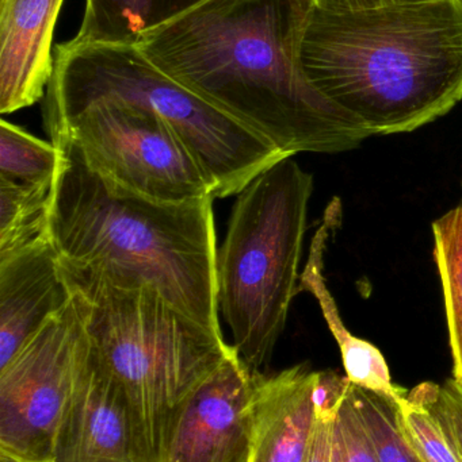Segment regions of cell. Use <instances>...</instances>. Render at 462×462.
<instances>
[{
	"label": "cell",
	"mask_w": 462,
	"mask_h": 462,
	"mask_svg": "<svg viewBox=\"0 0 462 462\" xmlns=\"http://www.w3.org/2000/svg\"><path fill=\"white\" fill-rule=\"evenodd\" d=\"M258 374L236 349L225 358L182 409L167 462H252Z\"/></svg>",
	"instance_id": "obj_9"
},
{
	"label": "cell",
	"mask_w": 462,
	"mask_h": 462,
	"mask_svg": "<svg viewBox=\"0 0 462 462\" xmlns=\"http://www.w3.org/2000/svg\"><path fill=\"white\" fill-rule=\"evenodd\" d=\"M60 151L16 125L0 121V179L22 184L52 183Z\"/></svg>",
	"instance_id": "obj_18"
},
{
	"label": "cell",
	"mask_w": 462,
	"mask_h": 462,
	"mask_svg": "<svg viewBox=\"0 0 462 462\" xmlns=\"http://www.w3.org/2000/svg\"><path fill=\"white\" fill-rule=\"evenodd\" d=\"M289 0H203L136 46L171 80L284 156L342 153L372 137L301 75Z\"/></svg>",
	"instance_id": "obj_1"
},
{
	"label": "cell",
	"mask_w": 462,
	"mask_h": 462,
	"mask_svg": "<svg viewBox=\"0 0 462 462\" xmlns=\"http://www.w3.org/2000/svg\"><path fill=\"white\" fill-rule=\"evenodd\" d=\"M317 376L308 364L273 376L258 374L252 462H306L316 422Z\"/></svg>",
	"instance_id": "obj_13"
},
{
	"label": "cell",
	"mask_w": 462,
	"mask_h": 462,
	"mask_svg": "<svg viewBox=\"0 0 462 462\" xmlns=\"http://www.w3.org/2000/svg\"><path fill=\"white\" fill-rule=\"evenodd\" d=\"M426 395L444 425L450 442L462 458V385L455 379L444 384L423 383Z\"/></svg>",
	"instance_id": "obj_22"
},
{
	"label": "cell",
	"mask_w": 462,
	"mask_h": 462,
	"mask_svg": "<svg viewBox=\"0 0 462 462\" xmlns=\"http://www.w3.org/2000/svg\"><path fill=\"white\" fill-rule=\"evenodd\" d=\"M293 11L306 13L308 10L346 13V11L371 10L385 5L403 3L425 2V0H289Z\"/></svg>",
	"instance_id": "obj_24"
},
{
	"label": "cell",
	"mask_w": 462,
	"mask_h": 462,
	"mask_svg": "<svg viewBox=\"0 0 462 462\" xmlns=\"http://www.w3.org/2000/svg\"><path fill=\"white\" fill-rule=\"evenodd\" d=\"M339 410H316V422L306 462H333L334 423Z\"/></svg>",
	"instance_id": "obj_23"
},
{
	"label": "cell",
	"mask_w": 462,
	"mask_h": 462,
	"mask_svg": "<svg viewBox=\"0 0 462 462\" xmlns=\"http://www.w3.org/2000/svg\"><path fill=\"white\" fill-rule=\"evenodd\" d=\"M64 0H0V113L42 99L54 69L52 41Z\"/></svg>",
	"instance_id": "obj_11"
},
{
	"label": "cell",
	"mask_w": 462,
	"mask_h": 462,
	"mask_svg": "<svg viewBox=\"0 0 462 462\" xmlns=\"http://www.w3.org/2000/svg\"><path fill=\"white\" fill-rule=\"evenodd\" d=\"M52 187L49 238L59 263L119 288L151 287L217 334V236L213 197L156 202L87 165L61 135Z\"/></svg>",
	"instance_id": "obj_3"
},
{
	"label": "cell",
	"mask_w": 462,
	"mask_h": 462,
	"mask_svg": "<svg viewBox=\"0 0 462 462\" xmlns=\"http://www.w3.org/2000/svg\"><path fill=\"white\" fill-rule=\"evenodd\" d=\"M433 236L452 349L453 379L462 385V203L434 222Z\"/></svg>",
	"instance_id": "obj_17"
},
{
	"label": "cell",
	"mask_w": 462,
	"mask_h": 462,
	"mask_svg": "<svg viewBox=\"0 0 462 462\" xmlns=\"http://www.w3.org/2000/svg\"><path fill=\"white\" fill-rule=\"evenodd\" d=\"M314 178L293 157L260 173L238 195L217 253L220 314L241 360L260 372L298 293Z\"/></svg>",
	"instance_id": "obj_6"
},
{
	"label": "cell",
	"mask_w": 462,
	"mask_h": 462,
	"mask_svg": "<svg viewBox=\"0 0 462 462\" xmlns=\"http://www.w3.org/2000/svg\"><path fill=\"white\" fill-rule=\"evenodd\" d=\"M52 187L0 179V258L49 239Z\"/></svg>",
	"instance_id": "obj_16"
},
{
	"label": "cell",
	"mask_w": 462,
	"mask_h": 462,
	"mask_svg": "<svg viewBox=\"0 0 462 462\" xmlns=\"http://www.w3.org/2000/svg\"><path fill=\"white\" fill-rule=\"evenodd\" d=\"M341 222V200L335 199L328 206L322 225L312 238L311 252L306 269L300 276L298 292H311L319 303L323 317L341 350L344 372L349 382L377 395L398 401L409 391L393 384L387 360L373 344L350 333L325 282V253L328 241L335 230L339 229Z\"/></svg>",
	"instance_id": "obj_14"
},
{
	"label": "cell",
	"mask_w": 462,
	"mask_h": 462,
	"mask_svg": "<svg viewBox=\"0 0 462 462\" xmlns=\"http://www.w3.org/2000/svg\"><path fill=\"white\" fill-rule=\"evenodd\" d=\"M352 385L377 461L423 462L404 436L396 401Z\"/></svg>",
	"instance_id": "obj_20"
},
{
	"label": "cell",
	"mask_w": 462,
	"mask_h": 462,
	"mask_svg": "<svg viewBox=\"0 0 462 462\" xmlns=\"http://www.w3.org/2000/svg\"><path fill=\"white\" fill-rule=\"evenodd\" d=\"M52 462H140L124 396L91 346L62 417Z\"/></svg>",
	"instance_id": "obj_10"
},
{
	"label": "cell",
	"mask_w": 462,
	"mask_h": 462,
	"mask_svg": "<svg viewBox=\"0 0 462 462\" xmlns=\"http://www.w3.org/2000/svg\"><path fill=\"white\" fill-rule=\"evenodd\" d=\"M203 0H86L76 40L136 43L149 30L181 15Z\"/></svg>",
	"instance_id": "obj_15"
},
{
	"label": "cell",
	"mask_w": 462,
	"mask_h": 462,
	"mask_svg": "<svg viewBox=\"0 0 462 462\" xmlns=\"http://www.w3.org/2000/svg\"><path fill=\"white\" fill-rule=\"evenodd\" d=\"M292 53L311 87L372 135L414 132L462 100V5L293 11Z\"/></svg>",
	"instance_id": "obj_2"
},
{
	"label": "cell",
	"mask_w": 462,
	"mask_h": 462,
	"mask_svg": "<svg viewBox=\"0 0 462 462\" xmlns=\"http://www.w3.org/2000/svg\"><path fill=\"white\" fill-rule=\"evenodd\" d=\"M70 303L0 368V452L22 462H52L54 442L89 355Z\"/></svg>",
	"instance_id": "obj_8"
},
{
	"label": "cell",
	"mask_w": 462,
	"mask_h": 462,
	"mask_svg": "<svg viewBox=\"0 0 462 462\" xmlns=\"http://www.w3.org/2000/svg\"><path fill=\"white\" fill-rule=\"evenodd\" d=\"M458 2H460V3H461V5H462V0H458Z\"/></svg>",
	"instance_id": "obj_25"
},
{
	"label": "cell",
	"mask_w": 462,
	"mask_h": 462,
	"mask_svg": "<svg viewBox=\"0 0 462 462\" xmlns=\"http://www.w3.org/2000/svg\"><path fill=\"white\" fill-rule=\"evenodd\" d=\"M59 265L92 353L124 396L138 461L167 462L182 409L235 347L154 288L113 287Z\"/></svg>",
	"instance_id": "obj_4"
},
{
	"label": "cell",
	"mask_w": 462,
	"mask_h": 462,
	"mask_svg": "<svg viewBox=\"0 0 462 462\" xmlns=\"http://www.w3.org/2000/svg\"><path fill=\"white\" fill-rule=\"evenodd\" d=\"M49 137L73 143L103 179L156 202L213 197L201 162L156 114L116 102H97L45 121ZM216 199V198H214Z\"/></svg>",
	"instance_id": "obj_7"
},
{
	"label": "cell",
	"mask_w": 462,
	"mask_h": 462,
	"mask_svg": "<svg viewBox=\"0 0 462 462\" xmlns=\"http://www.w3.org/2000/svg\"><path fill=\"white\" fill-rule=\"evenodd\" d=\"M333 462H379L350 384L334 423Z\"/></svg>",
	"instance_id": "obj_21"
},
{
	"label": "cell",
	"mask_w": 462,
	"mask_h": 462,
	"mask_svg": "<svg viewBox=\"0 0 462 462\" xmlns=\"http://www.w3.org/2000/svg\"><path fill=\"white\" fill-rule=\"evenodd\" d=\"M396 403L404 436L420 460L462 462L438 415L429 402L423 383L401 396Z\"/></svg>",
	"instance_id": "obj_19"
},
{
	"label": "cell",
	"mask_w": 462,
	"mask_h": 462,
	"mask_svg": "<svg viewBox=\"0 0 462 462\" xmlns=\"http://www.w3.org/2000/svg\"><path fill=\"white\" fill-rule=\"evenodd\" d=\"M70 300L51 238L0 258V368Z\"/></svg>",
	"instance_id": "obj_12"
},
{
	"label": "cell",
	"mask_w": 462,
	"mask_h": 462,
	"mask_svg": "<svg viewBox=\"0 0 462 462\" xmlns=\"http://www.w3.org/2000/svg\"><path fill=\"white\" fill-rule=\"evenodd\" d=\"M97 102L146 108L167 122L205 170L214 198L239 195L287 156L160 72L132 43L76 38L56 48L43 118H59Z\"/></svg>",
	"instance_id": "obj_5"
}]
</instances>
